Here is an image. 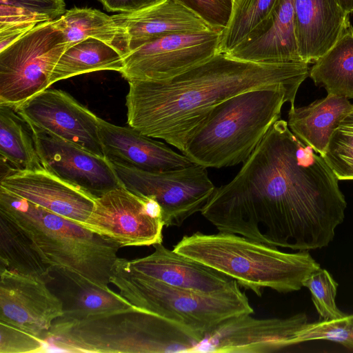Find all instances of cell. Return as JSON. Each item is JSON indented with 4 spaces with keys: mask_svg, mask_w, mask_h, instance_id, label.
I'll return each mask as SVG.
<instances>
[{
    "mask_svg": "<svg viewBox=\"0 0 353 353\" xmlns=\"http://www.w3.org/2000/svg\"><path fill=\"white\" fill-rule=\"evenodd\" d=\"M347 203L323 157L279 119L201 210L219 232L303 251L329 245Z\"/></svg>",
    "mask_w": 353,
    "mask_h": 353,
    "instance_id": "obj_1",
    "label": "cell"
},
{
    "mask_svg": "<svg viewBox=\"0 0 353 353\" xmlns=\"http://www.w3.org/2000/svg\"><path fill=\"white\" fill-rule=\"evenodd\" d=\"M308 65L244 61L219 52L168 79L130 80L128 124L182 152L190 133L216 105L256 89L283 88L296 95L309 76Z\"/></svg>",
    "mask_w": 353,
    "mask_h": 353,
    "instance_id": "obj_2",
    "label": "cell"
},
{
    "mask_svg": "<svg viewBox=\"0 0 353 353\" xmlns=\"http://www.w3.org/2000/svg\"><path fill=\"white\" fill-rule=\"evenodd\" d=\"M296 95L283 88L244 92L213 108L188 137L183 154L205 168L244 163Z\"/></svg>",
    "mask_w": 353,
    "mask_h": 353,
    "instance_id": "obj_3",
    "label": "cell"
},
{
    "mask_svg": "<svg viewBox=\"0 0 353 353\" xmlns=\"http://www.w3.org/2000/svg\"><path fill=\"white\" fill-rule=\"evenodd\" d=\"M173 250L233 279L259 296L265 288L281 293L299 290L306 277L321 268L307 250L285 252L228 232L185 235Z\"/></svg>",
    "mask_w": 353,
    "mask_h": 353,
    "instance_id": "obj_4",
    "label": "cell"
},
{
    "mask_svg": "<svg viewBox=\"0 0 353 353\" xmlns=\"http://www.w3.org/2000/svg\"><path fill=\"white\" fill-rule=\"evenodd\" d=\"M204 338L161 316L134 307L79 321L55 320L45 342L71 352H195Z\"/></svg>",
    "mask_w": 353,
    "mask_h": 353,
    "instance_id": "obj_5",
    "label": "cell"
},
{
    "mask_svg": "<svg viewBox=\"0 0 353 353\" xmlns=\"http://www.w3.org/2000/svg\"><path fill=\"white\" fill-rule=\"evenodd\" d=\"M0 214L17 225L49 265L110 283L120 247L70 219L0 188Z\"/></svg>",
    "mask_w": 353,
    "mask_h": 353,
    "instance_id": "obj_6",
    "label": "cell"
},
{
    "mask_svg": "<svg viewBox=\"0 0 353 353\" xmlns=\"http://www.w3.org/2000/svg\"><path fill=\"white\" fill-rule=\"evenodd\" d=\"M118 258L110 283L134 307L174 321L204 339L225 321L254 310L241 289L207 294L175 288L132 270Z\"/></svg>",
    "mask_w": 353,
    "mask_h": 353,
    "instance_id": "obj_7",
    "label": "cell"
},
{
    "mask_svg": "<svg viewBox=\"0 0 353 353\" xmlns=\"http://www.w3.org/2000/svg\"><path fill=\"white\" fill-rule=\"evenodd\" d=\"M68 47L55 19L38 24L0 51V105L15 108L48 89Z\"/></svg>",
    "mask_w": 353,
    "mask_h": 353,
    "instance_id": "obj_8",
    "label": "cell"
},
{
    "mask_svg": "<svg viewBox=\"0 0 353 353\" xmlns=\"http://www.w3.org/2000/svg\"><path fill=\"white\" fill-rule=\"evenodd\" d=\"M112 165L123 186L155 199L161 207L165 227H180L192 215L201 212L216 189L207 168L196 163L163 172Z\"/></svg>",
    "mask_w": 353,
    "mask_h": 353,
    "instance_id": "obj_9",
    "label": "cell"
},
{
    "mask_svg": "<svg viewBox=\"0 0 353 353\" xmlns=\"http://www.w3.org/2000/svg\"><path fill=\"white\" fill-rule=\"evenodd\" d=\"M80 225L120 248L153 245L163 241L164 223L159 203L122 185L94 199L92 212Z\"/></svg>",
    "mask_w": 353,
    "mask_h": 353,
    "instance_id": "obj_10",
    "label": "cell"
},
{
    "mask_svg": "<svg viewBox=\"0 0 353 353\" xmlns=\"http://www.w3.org/2000/svg\"><path fill=\"white\" fill-rule=\"evenodd\" d=\"M220 36L209 29L162 37L127 54L120 73L127 81L172 78L219 52Z\"/></svg>",
    "mask_w": 353,
    "mask_h": 353,
    "instance_id": "obj_11",
    "label": "cell"
},
{
    "mask_svg": "<svg viewBox=\"0 0 353 353\" xmlns=\"http://www.w3.org/2000/svg\"><path fill=\"white\" fill-rule=\"evenodd\" d=\"M14 108L28 125L105 157L99 118L68 93L46 89Z\"/></svg>",
    "mask_w": 353,
    "mask_h": 353,
    "instance_id": "obj_12",
    "label": "cell"
},
{
    "mask_svg": "<svg viewBox=\"0 0 353 353\" xmlns=\"http://www.w3.org/2000/svg\"><path fill=\"white\" fill-rule=\"evenodd\" d=\"M28 126L41 163L48 172L93 199L121 185L112 163L105 157L50 132Z\"/></svg>",
    "mask_w": 353,
    "mask_h": 353,
    "instance_id": "obj_13",
    "label": "cell"
},
{
    "mask_svg": "<svg viewBox=\"0 0 353 353\" xmlns=\"http://www.w3.org/2000/svg\"><path fill=\"white\" fill-rule=\"evenodd\" d=\"M307 323L305 313L288 318L258 319L241 314L229 319L208 334L195 352L263 353L295 344L296 334Z\"/></svg>",
    "mask_w": 353,
    "mask_h": 353,
    "instance_id": "obj_14",
    "label": "cell"
},
{
    "mask_svg": "<svg viewBox=\"0 0 353 353\" xmlns=\"http://www.w3.org/2000/svg\"><path fill=\"white\" fill-rule=\"evenodd\" d=\"M63 313L61 299L43 279L0 266V322L46 340Z\"/></svg>",
    "mask_w": 353,
    "mask_h": 353,
    "instance_id": "obj_15",
    "label": "cell"
},
{
    "mask_svg": "<svg viewBox=\"0 0 353 353\" xmlns=\"http://www.w3.org/2000/svg\"><path fill=\"white\" fill-rule=\"evenodd\" d=\"M153 247L151 254L128 260L129 268L173 287L203 294H220L240 290L233 279L166 248L162 243Z\"/></svg>",
    "mask_w": 353,
    "mask_h": 353,
    "instance_id": "obj_16",
    "label": "cell"
},
{
    "mask_svg": "<svg viewBox=\"0 0 353 353\" xmlns=\"http://www.w3.org/2000/svg\"><path fill=\"white\" fill-rule=\"evenodd\" d=\"M0 188L79 224L94 206V199L46 170L10 172Z\"/></svg>",
    "mask_w": 353,
    "mask_h": 353,
    "instance_id": "obj_17",
    "label": "cell"
},
{
    "mask_svg": "<svg viewBox=\"0 0 353 353\" xmlns=\"http://www.w3.org/2000/svg\"><path fill=\"white\" fill-rule=\"evenodd\" d=\"M99 128L105 157L112 163L148 172L183 168L194 163L184 154L129 125H116L99 118Z\"/></svg>",
    "mask_w": 353,
    "mask_h": 353,
    "instance_id": "obj_18",
    "label": "cell"
},
{
    "mask_svg": "<svg viewBox=\"0 0 353 353\" xmlns=\"http://www.w3.org/2000/svg\"><path fill=\"white\" fill-rule=\"evenodd\" d=\"M339 0H294L295 35L302 61L314 63L351 25Z\"/></svg>",
    "mask_w": 353,
    "mask_h": 353,
    "instance_id": "obj_19",
    "label": "cell"
},
{
    "mask_svg": "<svg viewBox=\"0 0 353 353\" xmlns=\"http://www.w3.org/2000/svg\"><path fill=\"white\" fill-rule=\"evenodd\" d=\"M227 54L254 62L302 61L295 35L294 0H277L270 15Z\"/></svg>",
    "mask_w": 353,
    "mask_h": 353,
    "instance_id": "obj_20",
    "label": "cell"
},
{
    "mask_svg": "<svg viewBox=\"0 0 353 353\" xmlns=\"http://www.w3.org/2000/svg\"><path fill=\"white\" fill-rule=\"evenodd\" d=\"M51 275L48 285L63 303V313L57 321H79L134 307L120 293L74 272L52 267Z\"/></svg>",
    "mask_w": 353,
    "mask_h": 353,
    "instance_id": "obj_21",
    "label": "cell"
},
{
    "mask_svg": "<svg viewBox=\"0 0 353 353\" xmlns=\"http://www.w3.org/2000/svg\"><path fill=\"white\" fill-rule=\"evenodd\" d=\"M112 17L126 30L130 52L166 35L212 29L200 17L176 0H163L143 10Z\"/></svg>",
    "mask_w": 353,
    "mask_h": 353,
    "instance_id": "obj_22",
    "label": "cell"
},
{
    "mask_svg": "<svg viewBox=\"0 0 353 353\" xmlns=\"http://www.w3.org/2000/svg\"><path fill=\"white\" fill-rule=\"evenodd\" d=\"M352 110L348 99L327 94L306 106H291L287 122L295 136L323 157L332 134Z\"/></svg>",
    "mask_w": 353,
    "mask_h": 353,
    "instance_id": "obj_23",
    "label": "cell"
},
{
    "mask_svg": "<svg viewBox=\"0 0 353 353\" xmlns=\"http://www.w3.org/2000/svg\"><path fill=\"white\" fill-rule=\"evenodd\" d=\"M57 23L70 46L91 37L112 46L123 58L130 53L126 30L112 16L97 9L73 8L57 19Z\"/></svg>",
    "mask_w": 353,
    "mask_h": 353,
    "instance_id": "obj_24",
    "label": "cell"
},
{
    "mask_svg": "<svg viewBox=\"0 0 353 353\" xmlns=\"http://www.w3.org/2000/svg\"><path fill=\"white\" fill-rule=\"evenodd\" d=\"M0 154L9 172L45 170L28 123L14 107L4 105H0Z\"/></svg>",
    "mask_w": 353,
    "mask_h": 353,
    "instance_id": "obj_25",
    "label": "cell"
},
{
    "mask_svg": "<svg viewBox=\"0 0 353 353\" xmlns=\"http://www.w3.org/2000/svg\"><path fill=\"white\" fill-rule=\"evenodd\" d=\"M123 57L112 46L94 38H88L68 47L63 53L50 77V85L74 76L101 70L121 72Z\"/></svg>",
    "mask_w": 353,
    "mask_h": 353,
    "instance_id": "obj_26",
    "label": "cell"
},
{
    "mask_svg": "<svg viewBox=\"0 0 353 353\" xmlns=\"http://www.w3.org/2000/svg\"><path fill=\"white\" fill-rule=\"evenodd\" d=\"M309 77L327 94L353 99V28L350 25L334 45L317 59Z\"/></svg>",
    "mask_w": 353,
    "mask_h": 353,
    "instance_id": "obj_27",
    "label": "cell"
},
{
    "mask_svg": "<svg viewBox=\"0 0 353 353\" xmlns=\"http://www.w3.org/2000/svg\"><path fill=\"white\" fill-rule=\"evenodd\" d=\"M0 266L48 283L52 267L47 264L27 235L0 214Z\"/></svg>",
    "mask_w": 353,
    "mask_h": 353,
    "instance_id": "obj_28",
    "label": "cell"
},
{
    "mask_svg": "<svg viewBox=\"0 0 353 353\" xmlns=\"http://www.w3.org/2000/svg\"><path fill=\"white\" fill-rule=\"evenodd\" d=\"M277 0H234L226 28L221 32L219 52L228 53L263 22Z\"/></svg>",
    "mask_w": 353,
    "mask_h": 353,
    "instance_id": "obj_29",
    "label": "cell"
},
{
    "mask_svg": "<svg viewBox=\"0 0 353 353\" xmlns=\"http://www.w3.org/2000/svg\"><path fill=\"white\" fill-rule=\"evenodd\" d=\"M63 0H0V26L54 21L65 12Z\"/></svg>",
    "mask_w": 353,
    "mask_h": 353,
    "instance_id": "obj_30",
    "label": "cell"
},
{
    "mask_svg": "<svg viewBox=\"0 0 353 353\" xmlns=\"http://www.w3.org/2000/svg\"><path fill=\"white\" fill-rule=\"evenodd\" d=\"M323 157L339 180H353V110L332 134Z\"/></svg>",
    "mask_w": 353,
    "mask_h": 353,
    "instance_id": "obj_31",
    "label": "cell"
},
{
    "mask_svg": "<svg viewBox=\"0 0 353 353\" xmlns=\"http://www.w3.org/2000/svg\"><path fill=\"white\" fill-rule=\"evenodd\" d=\"M303 286L310 291L321 320L339 319L346 315L336 304L338 283L325 269L319 268L313 271L304 280Z\"/></svg>",
    "mask_w": 353,
    "mask_h": 353,
    "instance_id": "obj_32",
    "label": "cell"
},
{
    "mask_svg": "<svg viewBox=\"0 0 353 353\" xmlns=\"http://www.w3.org/2000/svg\"><path fill=\"white\" fill-rule=\"evenodd\" d=\"M313 340H328L353 349V314L339 319L307 323L295 336V344Z\"/></svg>",
    "mask_w": 353,
    "mask_h": 353,
    "instance_id": "obj_33",
    "label": "cell"
},
{
    "mask_svg": "<svg viewBox=\"0 0 353 353\" xmlns=\"http://www.w3.org/2000/svg\"><path fill=\"white\" fill-rule=\"evenodd\" d=\"M221 32L230 20L234 0H176Z\"/></svg>",
    "mask_w": 353,
    "mask_h": 353,
    "instance_id": "obj_34",
    "label": "cell"
},
{
    "mask_svg": "<svg viewBox=\"0 0 353 353\" xmlns=\"http://www.w3.org/2000/svg\"><path fill=\"white\" fill-rule=\"evenodd\" d=\"M1 353H35L48 351L41 339L14 326L0 322Z\"/></svg>",
    "mask_w": 353,
    "mask_h": 353,
    "instance_id": "obj_35",
    "label": "cell"
},
{
    "mask_svg": "<svg viewBox=\"0 0 353 353\" xmlns=\"http://www.w3.org/2000/svg\"><path fill=\"white\" fill-rule=\"evenodd\" d=\"M109 12L130 13L137 12L163 0H97Z\"/></svg>",
    "mask_w": 353,
    "mask_h": 353,
    "instance_id": "obj_36",
    "label": "cell"
},
{
    "mask_svg": "<svg viewBox=\"0 0 353 353\" xmlns=\"http://www.w3.org/2000/svg\"><path fill=\"white\" fill-rule=\"evenodd\" d=\"M38 24L28 21L0 26V51L17 41Z\"/></svg>",
    "mask_w": 353,
    "mask_h": 353,
    "instance_id": "obj_37",
    "label": "cell"
},
{
    "mask_svg": "<svg viewBox=\"0 0 353 353\" xmlns=\"http://www.w3.org/2000/svg\"><path fill=\"white\" fill-rule=\"evenodd\" d=\"M339 1L347 13L353 12V0H339Z\"/></svg>",
    "mask_w": 353,
    "mask_h": 353,
    "instance_id": "obj_38",
    "label": "cell"
}]
</instances>
